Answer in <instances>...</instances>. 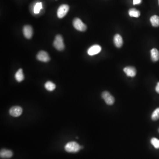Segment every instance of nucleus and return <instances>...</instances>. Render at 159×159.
I'll use <instances>...</instances> for the list:
<instances>
[{
  "label": "nucleus",
  "instance_id": "nucleus-1",
  "mask_svg": "<svg viewBox=\"0 0 159 159\" xmlns=\"http://www.w3.org/2000/svg\"><path fill=\"white\" fill-rule=\"evenodd\" d=\"M81 146L75 142H68L65 146V149L66 152L70 153H76L79 151Z\"/></svg>",
  "mask_w": 159,
  "mask_h": 159
},
{
  "label": "nucleus",
  "instance_id": "nucleus-2",
  "mask_svg": "<svg viewBox=\"0 0 159 159\" xmlns=\"http://www.w3.org/2000/svg\"><path fill=\"white\" fill-rule=\"evenodd\" d=\"M53 46L58 51H62L64 49L65 45L62 37L60 35H58L55 37L53 43Z\"/></svg>",
  "mask_w": 159,
  "mask_h": 159
},
{
  "label": "nucleus",
  "instance_id": "nucleus-3",
  "mask_svg": "<svg viewBox=\"0 0 159 159\" xmlns=\"http://www.w3.org/2000/svg\"><path fill=\"white\" fill-rule=\"evenodd\" d=\"M73 26L77 30L84 31L87 29V26L80 19L76 18L73 20Z\"/></svg>",
  "mask_w": 159,
  "mask_h": 159
},
{
  "label": "nucleus",
  "instance_id": "nucleus-4",
  "mask_svg": "<svg viewBox=\"0 0 159 159\" xmlns=\"http://www.w3.org/2000/svg\"><path fill=\"white\" fill-rule=\"evenodd\" d=\"M69 7L68 5L63 4L58 8L57 11V16L59 18H63L69 11Z\"/></svg>",
  "mask_w": 159,
  "mask_h": 159
},
{
  "label": "nucleus",
  "instance_id": "nucleus-5",
  "mask_svg": "<svg viewBox=\"0 0 159 159\" xmlns=\"http://www.w3.org/2000/svg\"><path fill=\"white\" fill-rule=\"evenodd\" d=\"M102 98L108 105H112L115 102V98L108 92H103L102 94Z\"/></svg>",
  "mask_w": 159,
  "mask_h": 159
},
{
  "label": "nucleus",
  "instance_id": "nucleus-6",
  "mask_svg": "<svg viewBox=\"0 0 159 159\" xmlns=\"http://www.w3.org/2000/svg\"><path fill=\"white\" fill-rule=\"evenodd\" d=\"M23 109L19 106H14L9 110V114L13 117H17L22 114Z\"/></svg>",
  "mask_w": 159,
  "mask_h": 159
},
{
  "label": "nucleus",
  "instance_id": "nucleus-7",
  "mask_svg": "<svg viewBox=\"0 0 159 159\" xmlns=\"http://www.w3.org/2000/svg\"><path fill=\"white\" fill-rule=\"evenodd\" d=\"M37 58L39 61L42 62H48L50 61V58L47 52L42 51L39 52L37 55Z\"/></svg>",
  "mask_w": 159,
  "mask_h": 159
},
{
  "label": "nucleus",
  "instance_id": "nucleus-8",
  "mask_svg": "<svg viewBox=\"0 0 159 159\" xmlns=\"http://www.w3.org/2000/svg\"><path fill=\"white\" fill-rule=\"evenodd\" d=\"M101 47L99 45H94L91 47L87 51V53L90 56H93L99 53L101 51Z\"/></svg>",
  "mask_w": 159,
  "mask_h": 159
},
{
  "label": "nucleus",
  "instance_id": "nucleus-9",
  "mask_svg": "<svg viewBox=\"0 0 159 159\" xmlns=\"http://www.w3.org/2000/svg\"><path fill=\"white\" fill-rule=\"evenodd\" d=\"M24 35L25 38L28 39H30L33 35V29L32 27L30 25H25L23 29Z\"/></svg>",
  "mask_w": 159,
  "mask_h": 159
},
{
  "label": "nucleus",
  "instance_id": "nucleus-10",
  "mask_svg": "<svg viewBox=\"0 0 159 159\" xmlns=\"http://www.w3.org/2000/svg\"><path fill=\"white\" fill-rule=\"evenodd\" d=\"M123 71L127 76L130 77H134L137 73L136 69L133 66H127L124 68Z\"/></svg>",
  "mask_w": 159,
  "mask_h": 159
},
{
  "label": "nucleus",
  "instance_id": "nucleus-11",
  "mask_svg": "<svg viewBox=\"0 0 159 159\" xmlns=\"http://www.w3.org/2000/svg\"><path fill=\"white\" fill-rule=\"evenodd\" d=\"M13 156V153L11 150L6 149H2L0 152V156L2 159H8Z\"/></svg>",
  "mask_w": 159,
  "mask_h": 159
},
{
  "label": "nucleus",
  "instance_id": "nucleus-12",
  "mask_svg": "<svg viewBox=\"0 0 159 159\" xmlns=\"http://www.w3.org/2000/svg\"><path fill=\"white\" fill-rule=\"evenodd\" d=\"M114 42L116 47L120 48L123 45V40L122 37L119 34H116L114 38Z\"/></svg>",
  "mask_w": 159,
  "mask_h": 159
},
{
  "label": "nucleus",
  "instance_id": "nucleus-13",
  "mask_svg": "<svg viewBox=\"0 0 159 159\" xmlns=\"http://www.w3.org/2000/svg\"><path fill=\"white\" fill-rule=\"evenodd\" d=\"M151 59L153 62H157L159 60V51L156 48H153L151 51Z\"/></svg>",
  "mask_w": 159,
  "mask_h": 159
},
{
  "label": "nucleus",
  "instance_id": "nucleus-14",
  "mask_svg": "<svg viewBox=\"0 0 159 159\" xmlns=\"http://www.w3.org/2000/svg\"><path fill=\"white\" fill-rule=\"evenodd\" d=\"M15 79L18 82H21L24 80V75L23 73V70L21 69H19L17 73L15 74Z\"/></svg>",
  "mask_w": 159,
  "mask_h": 159
},
{
  "label": "nucleus",
  "instance_id": "nucleus-15",
  "mask_svg": "<svg viewBox=\"0 0 159 159\" xmlns=\"http://www.w3.org/2000/svg\"><path fill=\"white\" fill-rule=\"evenodd\" d=\"M129 16L131 17L137 18L140 17L141 15L140 11L136 8H132L130 9L128 12Z\"/></svg>",
  "mask_w": 159,
  "mask_h": 159
},
{
  "label": "nucleus",
  "instance_id": "nucleus-16",
  "mask_svg": "<svg viewBox=\"0 0 159 159\" xmlns=\"http://www.w3.org/2000/svg\"><path fill=\"white\" fill-rule=\"evenodd\" d=\"M150 22L152 26L154 27L159 26V17L156 15H154L151 17L150 19Z\"/></svg>",
  "mask_w": 159,
  "mask_h": 159
},
{
  "label": "nucleus",
  "instance_id": "nucleus-17",
  "mask_svg": "<svg viewBox=\"0 0 159 159\" xmlns=\"http://www.w3.org/2000/svg\"><path fill=\"white\" fill-rule=\"evenodd\" d=\"M45 87L49 91H53L56 88V85L51 81H48L45 83Z\"/></svg>",
  "mask_w": 159,
  "mask_h": 159
},
{
  "label": "nucleus",
  "instance_id": "nucleus-18",
  "mask_svg": "<svg viewBox=\"0 0 159 159\" xmlns=\"http://www.w3.org/2000/svg\"><path fill=\"white\" fill-rule=\"evenodd\" d=\"M42 8V4L41 2H38L35 4V6H34V12L35 14H38L40 13V9Z\"/></svg>",
  "mask_w": 159,
  "mask_h": 159
},
{
  "label": "nucleus",
  "instance_id": "nucleus-19",
  "mask_svg": "<svg viewBox=\"0 0 159 159\" xmlns=\"http://www.w3.org/2000/svg\"><path fill=\"white\" fill-rule=\"evenodd\" d=\"M152 119L153 121H156L159 119V108H156L153 112L151 116Z\"/></svg>",
  "mask_w": 159,
  "mask_h": 159
},
{
  "label": "nucleus",
  "instance_id": "nucleus-20",
  "mask_svg": "<svg viewBox=\"0 0 159 159\" xmlns=\"http://www.w3.org/2000/svg\"><path fill=\"white\" fill-rule=\"evenodd\" d=\"M151 143L155 148L156 149H159V140L155 137H153L151 139Z\"/></svg>",
  "mask_w": 159,
  "mask_h": 159
},
{
  "label": "nucleus",
  "instance_id": "nucleus-21",
  "mask_svg": "<svg viewBox=\"0 0 159 159\" xmlns=\"http://www.w3.org/2000/svg\"><path fill=\"white\" fill-rule=\"evenodd\" d=\"M142 0H133V5H139L141 4Z\"/></svg>",
  "mask_w": 159,
  "mask_h": 159
},
{
  "label": "nucleus",
  "instance_id": "nucleus-22",
  "mask_svg": "<svg viewBox=\"0 0 159 159\" xmlns=\"http://www.w3.org/2000/svg\"><path fill=\"white\" fill-rule=\"evenodd\" d=\"M155 89L156 92L159 94V82L157 83V85H156V87Z\"/></svg>",
  "mask_w": 159,
  "mask_h": 159
},
{
  "label": "nucleus",
  "instance_id": "nucleus-23",
  "mask_svg": "<svg viewBox=\"0 0 159 159\" xmlns=\"http://www.w3.org/2000/svg\"><path fill=\"white\" fill-rule=\"evenodd\" d=\"M158 2H159V0H158Z\"/></svg>",
  "mask_w": 159,
  "mask_h": 159
},
{
  "label": "nucleus",
  "instance_id": "nucleus-24",
  "mask_svg": "<svg viewBox=\"0 0 159 159\" xmlns=\"http://www.w3.org/2000/svg\"></svg>",
  "mask_w": 159,
  "mask_h": 159
}]
</instances>
